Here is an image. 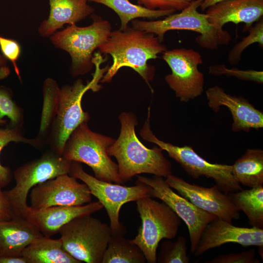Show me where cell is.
Listing matches in <instances>:
<instances>
[{
	"instance_id": "3957f363",
	"label": "cell",
	"mask_w": 263,
	"mask_h": 263,
	"mask_svg": "<svg viewBox=\"0 0 263 263\" xmlns=\"http://www.w3.org/2000/svg\"><path fill=\"white\" fill-rule=\"evenodd\" d=\"M203 0L193 1L179 13H173L163 19L144 21L134 19L132 28L156 35L161 42L165 33L170 30H188L200 34L195 41L202 48L214 50L223 45H228L231 39L229 32L218 28L208 20L207 15L197 9Z\"/></svg>"
},
{
	"instance_id": "d6a6232c",
	"label": "cell",
	"mask_w": 263,
	"mask_h": 263,
	"mask_svg": "<svg viewBox=\"0 0 263 263\" xmlns=\"http://www.w3.org/2000/svg\"><path fill=\"white\" fill-rule=\"evenodd\" d=\"M195 0H137V3L151 10L181 11Z\"/></svg>"
},
{
	"instance_id": "2e32d148",
	"label": "cell",
	"mask_w": 263,
	"mask_h": 263,
	"mask_svg": "<svg viewBox=\"0 0 263 263\" xmlns=\"http://www.w3.org/2000/svg\"><path fill=\"white\" fill-rule=\"evenodd\" d=\"M230 243L244 246H263V229L238 227L216 217L203 229L193 254L199 256L209 249Z\"/></svg>"
},
{
	"instance_id": "277c9868",
	"label": "cell",
	"mask_w": 263,
	"mask_h": 263,
	"mask_svg": "<svg viewBox=\"0 0 263 263\" xmlns=\"http://www.w3.org/2000/svg\"><path fill=\"white\" fill-rule=\"evenodd\" d=\"M91 17L93 22L90 25L79 27L75 24L70 25L50 37L56 48L70 55V71L73 77L86 74L91 71L94 65L93 53L108 39L112 31V26L108 20L94 13Z\"/></svg>"
},
{
	"instance_id": "836d02e7",
	"label": "cell",
	"mask_w": 263,
	"mask_h": 263,
	"mask_svg": "<svg viewBox=\"0 0 263 263\" xmlns=\"http://www.w3.org/2000/svg\"><path fill=\"white\" fill-rule=\"evenodd\" d=\"M256 251L254 248L239 253H230L217 256L206 263H259L256 258Z\"/></svg>"
},
{
	"instance_id": "5bb4252c",
	"label": "cell",
	"mask_w": 263,
	"mask_h": 263,
	"mask_svg": "<svg viewBox=\"0 0 263 263\" xmlns=\"http://www.w3.org/2000/svg\"><path fill=\"white\" fill-rule=\"evenodd\" d=\"M69 174L40 183L31 190L30 207L43 209L55 206H77L91 202L92 194L85 183Z\"/></svg>"
},
{
	"instance_id": "52a82bcc",
	"label": "cell",
	"mask_w": 263,
	"mask_h": 263,
	"mask_svg": "<svg viewBox=\"0 0 263 263\" xmlns=\"http://www.w3.org/2000/svg\"><path fill=\"white\" fill-rule=\"evenodd\" d=\"M150 119V107L148 109L147 118L140 132L141 137L167 151L169 156L179 163L188 175L195 179L201 176L211 178L215 185L227 194L243 189L233 175L232 165L209 163L190 146H177L159 139L151 130Z\"/></svg>"
},
{
	"instance_id": "83f0119b",
	"label": "cell",
	"mask_w": 263,
	"mask_h": 263,
	"mask_svg": "<svg viewBox=\"0 0 263 263\" xmlns=\"http://www.w3.org/2000/svg\"><path fill=\"white\" fill-rule=\"evenodd\" d=\"M11 142H23L37 148H40L39 144L35 138L31 139L24 136L21 128L10 126L0 129V153L3 148ZM12 177L13 174L10 168L3 166L0 163V188H2L8 185Z\"/></svg>"
},
{
	"instance_id": "5b68a950",
	"label": "cell",
	"mask_w": 263,
	"mask_h": 263,
	"mask_svg": "<svg viewBox=\"0 0 263 263\" xmlns=\"http://www.w3.org/2000/svg\"><path fill=\"white\" fill-rule=\"evenodd\" d=\"M112 137L92 131L84 122L71 133L64 146L62 156L71 162L83 163L90 167L97 179L123 184L117 164L113 161L107 149L114 141Z\"/></svg>"
},
{
	"instance_id": "4dcf8cb0",
	"label": "cell",
	"mask_w": 263,
	"mask_h": 263,
	"mask_svg": "<svg viewBox=\"0 0 263 263\" xmlns=\"http://www.w3.org/2000/svg\"><path fill=\"white\" fill-rule=\"evenodd\" d=\"M7 117L10 120L11 127L21 128L24 122L22 109L13 100L10 90L0 87V123H3L2 119Z\"/></svg>"
},
{
	"instance_id": "9c48e42d",
	"label": "cell",
	"mask_w": 263,
	"mask_h": 263,
	"mask_svg": "<svg viewBox=\"0 0 263 263\" xmlns=\"http://www.w3.org/2000/svg\"><path fill=\"white\" fill-rule=\"evenodd\" d=\"M71 161L52 150L17 168L14 172L15 186L4 190L16 217L25 218L29 207V192L36 185L59 175L69 174Z\"/></svg>"
},
{
	"instance_id": "4316f807",
	"label": "cell",
	"mask_w": 263,
	"mask_h": 263,
	"mask_svg": "<svg viewBox=\"0 0 263 263\" xmlns=\"http://www.w3.org/2000/svg\"><path fill=\"white\" fill-rule=\"evenodd\" d=\"M146 260L140 248L124 235H112L102 263H145Z\"/></svg>"
},
{
	"instance_id": "603a6c76",
	"label": "cell",
	"mask_w": 263,
	"mask_h": 263,
	"mask_svg": "<svg viewBox=\"0 0 263 263\" xmlns=\"http://www.w3.org/2000/svg\"><path fill=\"white\" fill-rule=\"evenodd\" d=\"M232 173L240 184L251 188L263 185V150L248 149L232 165Z\"/></svg>"
},
{
	"instance_id": "f546056e",
	"label": "cell",
	"mask_w": 263,
	"mask_h": 263,
	"mask_svg": "<svg viewBox=\"0 0 263 263\" xmlns=\"http://www.w3.org/2000/svg\"><path fill=\"white\" fill-rule=\"evenodd\" d=\"M247 31L249 34L239 42L236 43L230 50L228 55L229 63L234 66L238 64L241 58L242 54L250 45L258 43L260 47L263 46V20L261 18L254 26L252 25Z\"/></svg>"
},
{
	"instance_id": "44dd1931",
	"label": "cell",
	"mask_w": 263,
	"mask_h": 263,
	"mask_svg": "<svg viewBox=\"0 0 263 263\" xmlns=\"http://www.w3.org/2000/svg\"><path fill=\"white\" fill-rule=\"evenodd\" d=\"M43 236L25 218L0 221V255L22 256L28 245Z\"/></svg>"
},
{
	"instance_id": "8fae6325",
	"label": "cell",
	"mask_w": 263,
	"mask_h": 263,
	"mask_svg": "<svg viewBox=\"0 0 263 263\" xmlns=\"http://www.w3.org/2000/svg\"><path fill=\"white\" fill-rule=\"evenodd\" d=\"M69 174L86 184L92 195L105 207L110 219L112 235H124L127 232L119 221V212L123 205L151 197V188L147 185L136 182V185L128 187L102 181L85 171L79 162H71Z\"/></svg>"
},
{
	"instance_id": "d4e9b609",
	"label": "cell",
	"mask_w": 263,
	"mask_h": 263,
	"mask_svg": "<svg viewBox=\"0 0 263 263\" xmlns=\"http://www.w3.org/2000/svg\"><path fill=\"white\" fill-rule=\"evenodd\" d=\"M60 88L52 78H47L43 82V106L40 126L35 139L40 147L47 144L48 137L56 115L59 97Z\"/></svg>"
},
{
	"instance_id": "d590c367",
	"label": "cell",
	"mask_w": 263,
	"mask_h": 263,
	"mask_svg": "<svg viewBox=\"0 0 263 263\" xmlns=\"http://www.w3.org/2000/svg\"><path fill=\"white\" fill-rule=\"evenodd\" d=\"M1 189L0 188V221L9 220L16 217L4 191Z\"/></svg>"
},
{
	"instance_id": "ab89813d",
	"label": "cell",
	"mask_w": 263,
	"mask_h": 263,
	"mask_svg": "<svg viewBox=\"0 0 263 263\" xmlns=\"http://www.w3.org/2000/svg\"><path fill=\"white\" fill-rule=\"evenodd\" d=\"M258 253L259 254V255L261 256V257H262V259L263 260V257H262V255H261V254L262 255H263V246H258Z\"/></svg>"
},
{
	"instance_id": "8d00e7d4",
	"label": "cell",
	"mask_w": 263,
	"mask_h": 263,
	"mask_svg": "<svg viewBox=\"0 0 263 263\" xmlns=\"http://www.w3.org/2000/svg\"><path fill=\"white\" fill-rule=\"evenodd\" d=\"M0 263H28L22 256L0 255Z\"/></svg>"
},
{
	"instance_id": "e0dca14e",
	"label": "cell",
	"mask_w": 263,
	"mask_h": 263,
	"mask_svg": "<svg viewBox=\"0 0 263 263\" xmlns=\"http://www.w3.org/2000/svg\"><path fill=\"white\" fill-rule=\"evenodd\" d=\"M208 105L215 113L225 106L230 112L234 132H248L251 129L263 128V113L256 109L242 96L232 95L222 87L216 85L209 87L206 91Z\"/></svg>"
},
{
	"instance_id": "1f68e13d",
	"label": "cell",
	"mask_w": 263,
	"mask_h": 263,
	"mask_svg": "<svg viewBox=\"0 0 263 263\" xmlns=\"http://www.w3.org/2000/svg\"><path fill=\"white\" fill-rule=\"evenodd\" d=\"M208 73L215 75H225L236 77L244 81H253L258 84L263 83V72L254 70H239L236 68H228L224 64L211 65Z\"/></svg>"
},
{
	"instance_id": "ba28073f",
	"label": "cell",
	"mask_w": 263,
	"mask_h": 263,
	"mask_svg": "<svg viewBox=\"0 0 263 263\" xmlns=\"http://www.w3.org/2000/svg\"><path fill=\"white\" fill-rule=\"evenodd\" d=\"M136 203L141 225L131 240L141 250L147 263H156L159 243L163 239L175 237L181 219L165 203L151 197L141 198Z\"/></svg>"
},
{
	"instance_id": "d6986e66",
	"label": "cell",
	"mask_w": 263,
	"mask_h": 263,
	"mask_svg": "<svg viewBox=\"0 0 263 263\" xmlns=\"http://www.w3.org/2000/svg\"><path fill=\"white\" fill-rule=\"evenodd\" d=\"M206 13L208 21L218 28L228 22L244 23L243 31H247L262 18L263 0H226L209 7Z\"/></svg>"
},
{
	"instance_id": "ac0fdd59",
	"label": "cell",
	"mask_w": 263,
	"mask_h": 263,
	"mask_svg": "<svg viewBox=\"0 0 263 263\" xmlns=\"http://www.w3.org/2000/svg\"><path fill=\"white\" fill-rule=\"evenodd\" d=\"M103 207L98 201L77 206H55L34 209L29 207L25 218L46 237L59 232L61 228L75 218L90 215Z\"/></svg>"
},
{
	"instance_id": "cb8c5ba5",
	"label": "cell",
	"mask_w": 263,
	"mask_h": 263,
	"mask_svg": "<svg viewBox=\"0 0 263 263\" xmlns=\"http://www.w3.org/2000/svg\"><path fill=\"white\" fill-rule=\"evenodd\" d=\"M101 4L114 11L119 16L121 26L119 29L125 30L130 21L139 18L156 19L174 13L173 10H151L132 3L130 0H88Z\"/></svg>"
},
{
	"instance_id": "9a60e30c",
	"label": "cell",
	"mask_w": 263,
	"mask_h": 263,
	"mask_svg": "<svg viewBox=\"0 0 263 263\" xmlns=\"http://www.w3.org/2000/svg\"><path fill=\"white\" fill-rule=\"evenodd\" d=\"M170 188L204 211L232 223L240 217V210L228 194L222 191L215 185L210 188L191 184L170 174L165 179Z\"/></svg>"
},
{
	"instance_id": "f1b7e54d",
	"label": "cell",
	"mask_w": 263,
	"mask_h": 263,
	"mask_svg": "<svg viewBox=\"0 0 263 263\" xmlns=\"http://www.w3.org/2000/svg\"><path fill=\"white\" fill-rule=\"evenodd\" d=\"M186 238L182 236L175 242L165 241L162 243L160 251L156 256V263H188Z\"/></svg>"
},
{
	"instance_id": "e575fe53",
	"label": "cell",
	"mask_w": 263,
	"mask_h": 263,
	"mask_svg": "<svg viewBox=\"0 0 263 263\" xmlns=\"http://www.w3.org/2000/svg\"><path fill=\"white\" fill-rule=\"evenodd\" d=\"M0 49L4 57L13 64L16 74L21 81L19 71L16 63L21 54L19 44L15 40L0 36Z\"/></svg>"
},
{
	"instance_id": "4fadbf2b",
	"label": "cell",
	"mask_w": 263,
	"mask_h": 263,
	"mask_svg": "<svg viewBox=\"0 0 263 263\" xmlns=\"http://www.w3.org/2000/svg\"><path fill=\"white\" fill-rule=\"evenodd\" d=\"M136 182L151 188V197L159 199L168 205L186 224L189 235L190 251L196 250L201 234L215 215L199 208L190 201L176 193L163 177L152 178L137 175Z\"/></svg>"
},
{
	"instance_id": "7c38bea8",
	"label": "cell",
	"mask_w": 263,
	"mask_h": 263,
	"mask_svg": "<svg viewBox=\"0 0 263 263\" xmlns=\"http://www.w3.org/2000/svg\"><path fill=\"white\" fill-rule=\"evenodd\" d=\"M162 58L171 72L165 76V81L181 102H188L202 94L204 76L198 66L203 61L199 52L183 48L167 50Z\"/></svg>"
},
{
	"instance_id": "f35d334b",
	"label": "cell",
	"mask_w": 263,
	"mask_h": 263,
	"mask_svg": "<svg viewBox=\"0 0 263 263\" xmlns=\"http://www.w3.org/2000/svg\"><path fill=\"white\" fill-rule=\"evenodd\" d=\"M226 0H203L202 1L200 7L203 11H205V10L209 7L223 1Z\"/></svg>"
},
{
	"instance_id": "ffe728a7",
	"label": "cell",
	"mask_w": 263,
	"mask_h": 263,
	"mask_svg": "<svg viewBox=\"0 0 263 263\" xmlns=\"http://www.w3.org/2000/svg\"><path fill=\"white\" fill-rule=\"evenodd\" d=\"M88 0H49L50 13L38 28L42 37H50L65 24L70 25L86 19L93 14L94 9Z\"/></svg>"
},
{
	"instance_id": "30bf717a",
	"label": "cell",
	"mask_w": 263,
	"mask_h": 263,
	"mask_svg": "<svg viewBox=\"0 0 263 263\" xmlns=\"http://www.w3.org/2000/svg\"><path fill=\"white\" fill-rule=\"evenodd\" d=\"M59 233L64 249L78 261L86 263H102L112 235L110 226L91 214L75 218Z\"/></svg>"
},
{
	"instance_id": "6da1fadb",
	"label": "cell",
	"mask_w": 263,
	"mask_h": 263,
	"mask_svg": "<svg viewBox=\"0 0 263 263\" xmlns=\"http://www.w3.org/2000/svg\"><path fill=\"white\" fill-rule=\"evenodd\" d=\"M98 49L100 53L111 55L113 60L100 82H111L121 68L128 67L136 72L153 92L150 82L154 77L155 69L147 62L167 50L157 36L128 27L124 31H112L108 39Z\"/></svg>"
},
{
	"instance_id": "7402d4cb",
	"label": "cell",
	"mask_w": 263,
	"mask_h": 263,
	"mask_svg": "<svg viewBox=\"0 0 263 263\" xmlns=\"http://www.w3.org/2000/svg\"><path fill=\"white\" fill-rule=\"evenodd\" d=\"M22 256L28 263H81L64 249L60 238L44 236L28 245Z\"/></svg>"
},
{
	"instance_id": "484cf974",
	"label": "cell",
	"mask_w": 263,
	"mask_h": 263,
	"mask_svg": "<svg viewBox=\"0 0 263 263\" xmlns=\"http://www.w3.org/2000/svg\"><path fill=\"white\" fill-rule=\"evenodd\" d=\"M238 210L247 216L252 226L263 228V186L228 193Z\"/></svg>"
},
{
	"instance_id": "8992f818",
	"label": "cell",
	"mask_w": 263,
	"mask_h": 263,
	"mask_svg": "<svg viewBox=\"0 0 263 263\" xmlns=\"http://www.w3.org/2000/svg\"><path fill=\"white\" fill-rule=\"evenodd\" d=\"M103 76V72L95 71L86 84L79 78L72 85H65L60 89L57 111L47 141L50 150L62 155L71 133L81 124L89 122L90 116L82 109V98L88 90L97 92L101 89L98 83Z\"/></svg>"
},
{
	"instance_id": "7a4b0ae2",
	"label": "cell",
	"mask_w": 263,
	"mask_h": 263,
	"mask_svg": "<svg viewBox=\"0 0 263 263\" xmlns=\"http://www.w3.org/2000/svg\"><path fill=\"white\" fill-rule=\"evenodd\" d=\"M118 118L121 124L118 137L107 151L117 161L118 173L123 184L134 176L149 173L166 178L172 174V167L158 146L146 147L138 138L135 127L136 116L132 112H122Z\"/></svg>"
},
{
	"instance_id": "74e56055",
	"label": "cell",
	"mask_w": 263,
	"mask_h": 263,
	"mask_svg": "<svg viewBox=\"0 0 263 263\" xmlns=\"http://www.w3.org/2000/svg\"><path fill=\"white\" fill-rule=\"evenodd\" d=\"M6 61L7 59L0 53V79L5 78L10 73L6 66Z\"/></svg>"
}]
</instances>
